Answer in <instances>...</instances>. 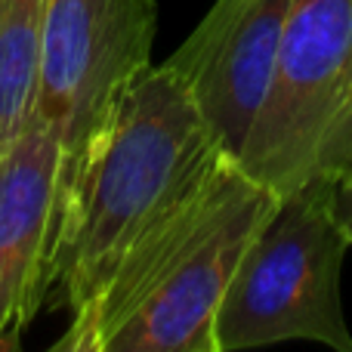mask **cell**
Returning a JSON list of instances; mask_svg holds the SVG:
<instances>
[{
  "instance_id": "1",
  "label": "cell",
  "mask_w": 352,
  "mask_h": 352,
  "mask_svg": "<svg viewBox=\"0 0 352 352\" xmlns=\"http://www.w3.org/2000/svg\"><path fill=\"white\" fill-rule=\"evenodd\" d=\"M223 158L173 68H146L59 170L43 303L56 294L72 316L84 309L124 250Z\"/></svg>"
},
{
  "instance_id": "2",
  "label": "cell",
  "mask_w": 352,
  "mask_h": 352,
  "mask_svg": "<svg viewBox=\"0 0 352 352\" xmlns=\"http://www.w3.org/2000/svg\"><path fill=\"white\" fill-rule=\"evenodd\" d=\"M278 195L223 158L115 263L56 352H217L213 322Z\"/></svg>"
},
{
  "instance_id": "3",
  "label": "cell",
  "mask_w": 352,
  "mask_h": 352,
  "mask_svg": "<svg viewBox=\"0 0 352 352\" xmlns=\"http://www.w3.org/2000/svg\"><path fill=\"white\" fill-rule=\"evenodd\" d=\"M349 244L331 210L328 182L278 195L219 300L217 352L285 340H316L352 352L340 303V266Z\"/></svg>"
},
{
  "instance_id": "4",
  "label": "cell",
  "mask_w": 352,
  "mask_h": 352,
  "mask_svg": "<svg viewBox=\"0 0 352 352\" xmlns=\"http://www.w3.org/2000/svg\"><path fill=\"white\" fill-rule=\"evenodd\" d=\"M287 195L352 167V0H294L272 87L238 158Z\"/></svg>"
},
{
  "instance_id": "5",
  "label": "cell",
  "mask_w": 352,
  "mask_h": 352,
  "mask_svg": "<svg viewBox=\"0 0 352 352\" xmlns=\"http://www.w3.org/2000/svg\"><path fill=\"white\" fill-rule=\"evenodd\" d=\"M155 0H47L34 121L62 146V164L152 68Z\"/></svg>"
},
{
  "instance_id": "6",
  "label": "cell",
  "mask_w": 352,
  "mask_h": 352,
  "mask_svg": "<svg viewBox=\"0 0 352 352\" xmlns=\"http://www.w3.org/2000/svg\"><path fill=\"white\" fill-rule=\"evenodd\" d=\"M294 0H217L167 59L186 84L213 142L241 158L272 87Z\"/></svg>"
},
{
  "instance_id": "7",
  "label": "cell",
  "mask_w": 352,
  "mask_h": 352,
  "mask_svg": "<svg viewBox=\"0 0 352 352\" xmlns=\"http://www.w3.org/2000/svg\"><path fill=\"white\" fill-rule=\"evenodd\" d=\"M62 146L34 118L0 155V352L19 349L43 309L41 269L53 226Z\"/></svg>"
},
{
  "instance_id": "8",
  "label": "cell",
  "mask_w": 352,
  "mask_h": 352,
  "mask_svg": "<svg viewBox=\"0 0 352 352\" xmlns=\"http://www.w3.org/2000/svg\"><path fill=\"white\" fill-rule=\"evenodd\" d=\"M47 0H0V155L34 118Z\"/></svg>"
},
{
  "instance_id": "9",
  "label": "cell",
  "mask_w": 352,
  "mask_h": 352,
  "mask_svg": "<svg viewBox=\"0 0 352 352\" xmlns=\"http://www.w3.org/2000/svg\"><path fill=\"white\" fill-rule=\"evenodd\" d=\"M331 210H334V219L352 241V167L331 182Z\"/></svg>"
}]
</instances>
